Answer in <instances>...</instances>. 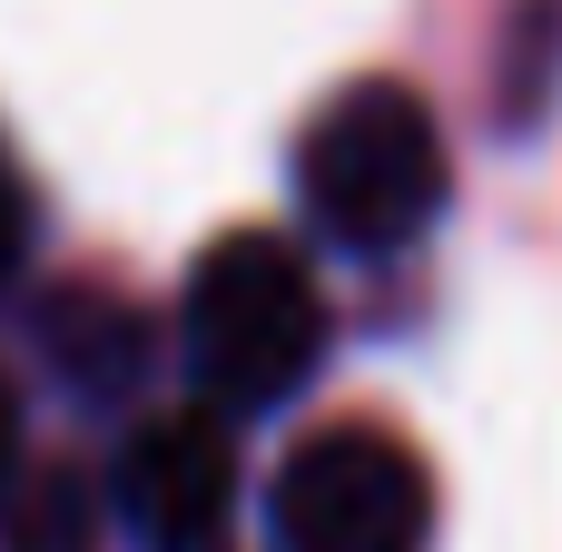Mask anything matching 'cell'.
Wrapping results in <instances>:
<instances>
[{"label": "cell", "instance_id": "1", "mask_svg": "<svg viewBox=\"0 0 562 552\" xmlns=\"http://www.w3.org/2000/svg\"><path fill=\"white\" fill-rule=\"evenodd\" d=\"M178 356H188V385L217 425L237 415H277L316 365H326V296H316V267L286 247V237H217L198 267H188V306H178Z\"/></svg>", "mask_w": 562, "mask_h": 552}, {"label": "cell", "instance_id": "2", "mask_svg": "<svg viewBox=\"0 0 562 552\" xmlns=\"http://www.w3.org/2000/svg\"><path fill=\"white\" fill-rule=\"evenodd\" d=\"M445 188H454V158H445V128L435 109L405 89V79H356L336 89L306 138H296V198L316 217L326 247L346 257H395L415 247L435 217H445Z\"/></svg>", "mask_w": 562, "mask_h": 552}, {"label": "cell", "instance_id": "3", "mask_svg": "<svg viewBox=\"0 0 562 552\" xmlns=\"http://www.w3.org/2000/svg\"><path fill=\"white\" fill-rule=\"evenodd\" d=\"M277 552H425L435 543V474L385 425H316L267 484Z\"/></svg>", "mask_w": 562, "mask_h": 552}, {"label": "cell", "instance_id": "4", "mask_svg": "<svg viewBox=\"0 0 562 552\" xmlns=\"http://www.w3.org/2000/svg\"><path fill=\"white\" fill-rule=\"evenodd\" d=\"M109 514L148 552H207L237 514V444L207 405H168L148 425H128L119 464H109Z\"/></svg>", "mask_w": 562, "mask_h": 552}, {"label": "cell", "instance_id": "5", "mask_svg": "<svg viewBox=\"0 0 562 552\" xmlns=\"http://www.w3.org/2000/svg\"><path fill=\"white\" fill-rule=\"evenodd\" d=\"M40 356L49 375L79 395V405H119L148 385V356H158V326L119 296V286H59L40 306Z\"/></svg>", "mask_w": 562, "mask_h": 552}, {"label": "cell", "instance_id": "6", "mask_svg": "<svg viewBox=\"0 0 562 552\" xmlns=\"http://www.w3.org/2000/svg\"><path fill=\"white\" fill-rule=\"evenodd\" d=\"M109 533V494L79 464H20L0 494V552H99Z\"/></svg>", "mask_w": 562, "mask_h": 552}, {"label": "cell", "instance_id": "7", "mask_svg": "<svg viewBox=\"0 0 562 552\" xmlns=\"http://www.w3.org/2000/svg\"><path fill=\"white\" fill-rule=\"evenodd\" d=\"M20 247H30V178H20V158L0 148V286L20 277Z\"/></svg>", "mask_w": 562, "mask_h": 552}, {"label": "cell", "instance_id": "8", "mask_svg": "<svg viewBox=\"0 0 562 552\" xmlns=\"http://www.w3.org/2000/svg\"><path fill=\"white\" fill-rule=\"evenodd\" d=\"M10 464H20V405H10V385H0V494H10Z\"/></svg>", "mask_w": 562, "mask_h": 552}]
</instances>
